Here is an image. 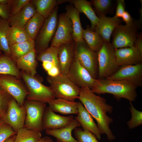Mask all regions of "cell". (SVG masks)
Returning a JSON list of instances; mask_svg holds the SVG:
<instances>
[{
    "instance_id": "cell-34",
    "label": "cell",
    "mask_w": 142,
    "mask_h": 142,
    "mask_svg": "<svg viewBox=\"0 0 142 142\" xmlns=\"http://www.w3.org/2000/svg\"><path fill=\"white\" fill-rule=\"evenodd\" d=\"M58 47H49L37 55V60L42 62H47L51 63L59 68L58 56Z\"/></svg>"
},
{
    "instance_id": "cell-5",
    "label": "cell",
    "mask_w": 142,
    "mask_h": 142,
    "mask_svg": "<svg viewBox=\"0 0 142 142\" xmlns=\"http://www.w3.org/2000/svg\"><path fill=\"white\" fill-rule=\"evenodd\" d=\"M20 72L21 78L23 80L29 92L26 99L46 104L55 98L49 87L43 84L35 77L22 70Z\"/></svg>"
},
{
    "instance_id": "cell-46",
    "label": "cell",
    "mask_w": 142,
    "mask_h": 142,
    "mask_svg": "<svg viewBox=\"0 0 142 142\" xmlns=\"http://www.w3.org/2000/svg\"><path fill=\"white\" fill-rule=\"evenodd\" d=\"M42 63V66L43 69L47 72L53 67H56L54 66L53 64L47 62H43Z\"/></svg>"
},
{
    "instance_id": "cell-23",
    "label": "cell",
    "mask_w": 142,
    "mask_h": 142,
    "mask_svg": "<svg viewBox=\"0 0 142 142\" xmlns=\"http://www.w3.org/2000/svg\"><path fill=\"white\" fill-rule=\"evenodd\" d=\"M65 13L71 20L72 25V34L73 40L75 43L84 41L82 36V28L80 18V13L72 5H67L65 7Z\"/></svg>"
},
{
    "instance_id": "cell-19",
    "label": "cell",
    "mask_w": 142,
    "mask_h": 142,
    "mask_svg": "<svg viewBox=\"0 0 142 142\" xmlns=\"http://www.w3.org/2000/svg\"><path fill=\"white\" fill-rule=\"evenodd\" d=\"M78 113L75 117L83 129L89 131L94 135L98 140L101 139V134L93 117L80 102H78Z\"/></svg>"
},
{
    "instance_id": "cell-40",
    "label": "cell",
    "mask_w": 142,
    "mask_h": 142,
    "mask_svg": "<svg viewBox=\"0 0 142 142\" xmlns=\"http://www.w3.org/2000/svg\"><path fill=\"white\" fill-rule=\"evenodd\" d=\"M31 0H12L11 6V17L20 11Z\"/></svg>"
},
{
    "instance_id": "cell-26",
    "label": "cell",
    "mask_w": 142,
    "mask_h": 142,
    "mask_svg": "<svg viewBox=\"0 0 142 142\" xmlns=\"http://www.w3.org/2000/svg\"><path fill=\"white\" fill-rule=\"evenodd\" d=\"M82 38L87 46L92 50L97 52L102 47L104 41L101 36L92 30L89 25L83 29Z\"/></svg>"
},
{
    "instance_id": "cell-27",
    "label": "cell",
    "mask_w": 142,
    "mask_h": 142,
    "mask_svg": "<svg viewBox=\"0 0 142 142\" xmlns=\"http://www.w3.org/2000/svg\"><path fill=\"white\" fill-rule=\"evenodd\" d=\"M0 74L12 75L19 78H21L20 71L15 62L4 53L0 55Z\"/></svg>"
},
{
    "instance_id": "cell-44",
    "label": "cell",
    "mask_w": 142,
    "mask_h": 142,
    "mask_svg": "<svg viewBox=\"0 0 142 142\" xmlns=\"http://www.w3.org/2000/svg\"><path fill=\"white\" fill-rule=\"evenodd\" d=\"M134 46L142 53V34L141 33H138L137 38Z\"/></svg>"
},
{
    "instance_id": "cell-42",
    "label": "cell",
    "mask_w": 142,
    "mask_h": 142,
    "mask_svg": "<svg viewBox=\"0 0 142 142\" xmlns=\"http://www.w3.org/2000/svg\"><path fill=\"white\" fill-rule=\"evenodd\" d=\"M117 6L115 15L116 17L120 18L121 17L125 11V3L124 0L117 1Z\"/></svg>"
},
{
    "instance_id": "cell-6",
    "label": "cell",
    "mask_w": 142,
    "mask_h": 142,
    "mask_svg": "<svg viewBox=\"0 0 142 142\" xmlns=\"http://www.w3.org/2000/svg\"><path fill=\"white\" fill-rule=\"evenodd\" d=\"M58 7L55 8L50 15L45 19L44 23L36 37L35 50L36 55L44 51L49 47L57 27Z\"/></svg>"
},
{
    "instance_id": "cell-8",
    "label": "cell",
    "mask_w": 142,
    "mask_h": 142,
    "mask_svg": "<svg viewBox=\"0 0 142 142\" xmlns=\"http://www.w3.org/2000/svg\"><path fill=\"white\" fill-rule=\"evenodd\" d=\"M140 28L136 22L130 25H120L114 31L111 43L115 49L134 46Z\"/></svg>"
},
{
    "instance_id": "cell-11",
    "label": "cell",
    "mask_w": 142,
    "mask_h": 142,
    "mask_svg": "<svg viewBox=\"0 0 142 142\" xmlns=\"http://www.w3.org/2000/svg\"><path fill=\"white\" fill-rule=\"evenodd\" d=\"M72 25L71 20L65 13L59 14L58 17L57 27L52 38L50 46L57 47L63 44L72 43Z\"/></svg>"
},
{
    "instance_id": "cell-16",
    "label": "cell",
    "mask_w": 142,
    "mask_h": 142,
    "mask_svg": "<svg viewBox=\"0 0 142 142\" xmlns=\"http://www.w3.org/2000/svg\"><path fill=\"white\" fill-rule=\"evenodd\" d=\"M114 54L119 66L142 63V53L134 46L115 49Z\"/></svg>"
},
{
    "instance_id": "cell-15",
    "label": "cell",
    "mask_w": 142,
    "mask_h": 142,
    "mask_svg": "<svg viewBox=\"0 0 142 142\" xmlns=\"http://www.w3.org/2000/svg\"><path fill=\"white\" fill-rule=\"evenodd\" d=\"M74 119L72 115L62 116L55 113L49 108L46 106L43 115L42 130L57 129L68 125Z\"/></svg>"
},
{
    "instance_id": "cell-3",
    "label": "cell",
    "mask_w": 142,
    "mask_h": 142,
    "mask_svg": "<svg viewBox=\"0 0 142 142\" xmlns=\"http://www.w3.org/2000/svg\"><path fill=\"white\" fill-rule=\"evenodd\" d=\"M47 80L55 98L72 101L78 98L80 88L74 84L67 75L60 73L54 77L48 76Z\"/></svg>"
},
{
    "instance_id": "cell-25",
    "label": "cell",
    "mask_w": 142,
    "mask_h": 142,
    "mask_svg": "<svg viewBox=\"0 0 142 142\" xmlns=\"http://www.w3.org/2000/svg\"><path fill=\"white\" fill-rule=\"evenodd\" d=\"M79 13L84 14L91 23V29L94 31L95 27L99 21V18L97 16L90 2L86 0H68Z\"/></svg>"
},
{
    "instance_id": "cell-29",
    "label": "cell",
    "mask_w": 142,
    "mask_h": 142,
    "mask_svg": "<svg viewBox=\"0 0 142 142\" xmlns=\"http://www.w3.org/2000/svg\"><path fill=\"white\" fill-rule=\"evenodd\" d=\"M45 20L41 15L36 13L26 24L24 29L31 39L35 40Z\"/></svg>"
},
{
    "instance_id": "cell-2",
    "label": "cell",
    "mask_w": 142,
    "mask_h": 142,
    "mask_svg": "<svg viewBox=\"0 0 142 142\" xmlns=\"http://www.w3.org/2000/svg\"><path fill=\"white\" fill-rule=\"evenodd\" d=\"M137 87L126 80L106 78L97 79L91 90L94 93L99 95L105 93L112 94L118 101L124 98L131 102L134 101L137 97Z\"/></svg>"
},
{
    "instance_id": "cell-14",
    "label": "cell",
    "mask_w": 142,
    "mask_h": 142,
    "mask_svg": "<svg viewBox=\"0 0 142 142\" xmlns=\"http://www.w3.org/2000/svg\"><path fill=\"white\" fill-rule=\"evenodd\" d=\"M26 116V111L24 105L20 106L13 98L9 102L5 122L17 132L24 127Z\"/></svg>"
},
{
    "instance_id": "cell-4",
    "label": "cell",
    "mask_w": 142,
    "mask_h": 142,
    "mask_svg": "<svg viewBox=\"0 0 142 142\" xmlns=\"http://www.w3.org/2000/svg\"><path fill=\"white\" fill-rule=\"evenodd\" d=\"M115 49L111 43L104 42L97 52L98 65L97 79L108 78L115 73L120 66L117 64L115 55Z\"/></svg>"
},
{
    "instance_id": "cell-20",
    "label": "cell",
    "mask_w": 142,
    "mask_h": 142,
    "mask_svg": "<svg viewBox=\"0 0 142 142\" xmlns=\"http://www.w3.org/2000/svg\"><path fill=\"white\" fill-rule=\"evenodd\" d=\"M80 126L78 120L74 118L67 126L62 128L45 130L48 135L56 138L57 142H78L72 135V132L75 128Z\"/></svg>"
},
{
    "instance_id": "cell-35",
    "label": "cell",
    "mask_w": 142,
    "mask_h": 142,
    "mask_svg": "<svg viewBox=\"0 0 142 142\" xmlns=\"http://www.w3.org/2000/svg\"><path fill=\"white\" fill-rule=\"evenodd\" d=\"M94 10L99 18L106 16L111 12L113 1L111 0H93L90 1Z\"/></svg>"
},
{
    "instance_id": "cell-18",
    "label": "cell",
    "mask_w": 142,
    "mask_h": 142,
    "mask_svg": "<svg viewBox=\"0 0 142 142\" xmlns=\"http://www.w3.org/2000/svg\"><path fill=\"white\" fill-rule=\"evenodd\" d=\"M120 18L105 16L99 18L94 31L99 34L104 42H110V37L115 29L122 22Z\"/></svg>"
},
{
    "instance_id": "cell-10",
    "label": "cell",
    "mask_w": 142,
    "mask_h": 142,
    "mask_svg": "<svg viewBox=\"0 0 142 142\" xmlns=\"http://www.w3.org/2000/svg\"><path fill=\"white\" fill-rule=\"evenodd\" d=\"M19 79L12 75L0 74V85L21 107L29 92Z\"/></svg>"
},
{
    "instance_id": "cell-28",
    "label": "cell",
    "mask_w": 142,
    "mask_h": 142,
    "mask_svg": "<svg viewBox=\"0 0 142 142\" xmlns=\"http://www.w3.org/2000/svg\"><path fill=\"white\" fill-rule=\"evenodd\" d=\"M11 58L15 62L21 57L35 49V40H31L10 46Z\"/></svg>"
},
{
    "instance_id": "cell-48",
    "label": "cell",
    "mask_w": 142,
    "mask_h": 142,
    "mask_svg": "<svg viewBox=\"0 0 142 142\" xmlns=\"http://www.w3.org/2000/svg\"><path fill=\"white\" fill-rule=\"evenodd\" d=\"M12 0H0V3L4 5L10 6Z\"/></svg>"
},
{
    "instance_id": "cell-49",
    "label": "cell",
    "mask_w": 142,
    "mask_h": 142,
    "mask_svg": "<svg viewBox=\"0 0 142 142\" xmlns=\"http://www.w3.org/2000/svg\"><path fill=\"white\" fill-rule=\"evenodd\" d=\"M16 134L12 135L5 140L4 142H14L16 137Z\"/></svg>"
},
{
    "instance_id": "cell-7",
    "label": "cell",
    "mask_w": 142,
    "mask_h": 142,
    "mask_svg": "<svg viewBox=\"0 0 142 142\" xmlns=\"http://www.w3.org/2000/svg\"><path fill=\"white\" fill-rule=\"evenodd\" d=\"M26 116L24 128L38 131L42 130V123L46 104L25 99L24 103Z\"/></svg>"
},
{
    "instance_id": "cell-47",
    "label": "cell",
    "mask_w": 142,
    "mask_h": 142,
    "mask_svg": "<svg viewBox=\"0 0 142 142\" xmlns=\"http://www.w3.org/2000/svg\"><path fill=\"white\" fill-rule=\"evenodd\" d=\"M37 142H54V141L49 137L45 136L41 137Z\"/></svg>"
},
{
    "instance_id": "cell-30",
    "label": "cell",
    "mask_w": 142,
    "mask_h": 142,
    "mask_svg": "<svg viewBox=\"0 0 142 142\" xmlns=\"http://www.w3.org/2000/svg\"><path fill=\"white\" fill-rule=\"evenodd\" d=\"M31 2L35 6L36 12L45 19L51 14L59 4V0H33Z\"/></svg>"
},
{
    "instance_id": "cell-39",
    "label": "cell",
    "mask_w": 142,
    "mask_h": 142,
    "mask_svg": "<svg viewBox=\"0 0 142 142\" xmlns=\"http://www.w3.org/2000/svg\"><path fill=\"white\" fill-rule=\"evenodd\" d=\"M17 133L6 123L0 124V142H4L11 136L16 134Z\"/></svg>"
},
{
    "instance_id": "cell-17",
    "label": "cell",
    "mask_w": 142,
    "mask_h": 142,
    "mask_svg": "<svg viewBox=\"0 0 142 142\" xmlns=\"http://www.w3.org/2000/svg\"><path fill=\"white\" fill-rule=\"evenodd\" d=\"M75 43L64 44L58 47V59L60 73L67 75L75 57Z\"/></svg>"
},
{
    "instance_id": "cell-41",
    "label": "cell",
    "mask_w": 142,
    "mask_h": 142,
    "mask_svg": "<svg viewBox=\"0 0 142 142\" xmlns=\"http://www.w3.org/2000/svg\"><path fill=\"white\" fill-rule=\"evenodd\" d=\"M0 17L9 21L11 17V6L0 3Z\"/></svg>"
},
{
    "instance_id": "cell-31",
    "label": "cell",
    "mask_w": 142,
    "mask_h": 142,
    "mask_svg": "<svg viewBox=\"0 0 142 142\" xmlns=\"http://www.w3.org/2000/svg\"><path fill=\"white\" fill-rule=\"evenodd\" d=\"M10 27L9 21L0 17V50L11 58L8 38V31Z\"/></svg>"
},
{
    "instance_id": "cell-45",
    "label": "cell",
    "mask_w": 142,
    "mask_h": 142,
    "mask_svg": "<svg viewBox=\"0 0 142 142\" xmlns=\"http://www.w3.org/2000/svg\"><path fill=\"white\" fill-rule=\"evenodd\" d=\"M48 76L52 77L56 76L60 73L59 69L56 67H54L47 72Z\"/></svg>"
},
{
    "instance_id": "cell-37",
    "label": "cell",
    "mask_w": 142,
    "mask_h": 142,
    "mask_svg": "<svg viewBox=\"0 0 142 142\" xmlns=\"http://www.w3.org/2000/svg\"><path fill=\"white\" fill-rule=\"evenodd\" d=\"M74 132L78 142H100L92 133L80 128H75Z\"/></svg>"
},
{
    "instance_id": "cell-1",
    "label": "cell",
    "mask_w": 142,
    "mask_h": 142,
    "mask_svg": "<svg viewBox=\"0 0 142 142\" xmlns=\"http://www.w3.org/2000/svg\"><path fill=\"white\" fill-rule=\"evenodd\" d=\"M78 99L97 121L101 134H105L109 141L114 140L115 137L109 127L113 120L107 114L112 113V106L107 104L105 98L96 95L87 87L80 88Z\"/></svg>"
},
{
    "instance_id": "cell-12",
    "label": "cell",
    "mask_w": 142,
    "mask_h": 142,
    "mask_svg": "<svg viewBox=\"0 0 142 142\" xmlns=\"http://www.w3.org/2000/svg\"><path fill=\"white\" fill-rule=\"evenodd\" d=\"M67 75L80 88L87 87L91 89L97 80L81 65L75 56Z\"/></svg>"
},
{
    "instance_id": "cell-50",
    "label": "cell",
    "mask_w": 142,
    "mask_h": 142,
    "mask_svg": "<svg viewBox=\"0 0 142 142\" xmlns=\"http://www.w3.org/2000/svg\"><path fill=\"white\" fill-rule=\"evenodd\" d=\"M2 51L0 50V55H1V54H2Z\"/></svg>"
},
{
    "instance_id": "cell-9",
    "label": "cell",
    "mask_w": 142,
    "mask_h": 142,
    "mask_svg": "<svg viewBox=\"0 0 142 142\" xmlns=\"http://www.w3.org/2000/svg\"><path fill=\"white\" fill-rule=\"evenodd\" d=\"M75 56L91 76L97 79L98 65L97 52L91 49L84 40L75 43Z\"/></svg>"
},
{
    "instance_id": "cell-32",
    "label": "cell",
    "mask_w": 142,
    "mask_h": 142,
    "mask_svg": "<svg viewBox=\"0 0 142 142\" xmlns=\"http://www.w3.org/2000/svg\"><path fill=\"white\" fill-rule=\"evenodd\" d=\"M8 38L9 46L32 39L24 29L11 26L8 30Z\"/></svg>"
},
{
    "instance_id": "cell-24",
    "label": "cell",
    "mask_w": 142,
    "mask_h": 142,
    "mask_svg": "<svg viewBox=\"0 0 142 142\" xmlns=\"http://www.w3.org/2000/svg\"><path fill=\"white\" fill-rule=\"evenodd\" d=\"M36 56L34 49L17 60L15 63L18 69L35 77L37 64Z\"/></svg>"
},
{
    "instance_id": "cell-36",
    "label": "cell",
    "mask_w": 142,
    "mask_h": 142,
    "mask_svg": "<svg viewBox=\"0 0 142 142\" xmlns=\"http://www.w3.org/2000/svg\"><path fill=\"white\" fill-rule=\"evenodd\" d=\"M13 98L0 85V124L5 122L8 104Z\"/></svg>"
},
{
    "instance_id": "cell-13",
    "label": "cell",
    "mask_w": 142,
    "mask_h": 142,
    "mask_svg": "<svg viewBox=\"0 0 142 142\" xmlns=\"http://www.w3.org/2000/svg\"><path fill=\"white\" fill-rule=\"evenodd\" d=\"M106 79L125 80L137 87L142 86V63L120 66L115 73Z\"/></svg>"
},
{
    "instance_id": "cell-43",
    "label": "cell",
    "mask_w": 142,
    "mask_h": 142,
    "mask_svg": "<svg viewBox=\"0 0 142 142\" xmlns=\"http://www.w3.org/2000/svg\"><path fill=\"white\" fill-rule=\"evenodd\" d=\"M121 18L125 22L126 24L130 25L133 23L132 18L130 14L127 11H125L123 13Z\"/></svg>"
},
{
    "instance_id": "cell-21",
    "label": "cell",
    "mask_w": 142,
    "mask_h": 142,
    "mask_svg": "<svg viewBox=\"0 0 142 142\" xmlns=\"http://www.w3.org/2000/svg\"><path fill=\"white\" fill-rule=\"evenodd\" d=\"M36 13L31 0L15 15L10 17L9 21L11 27L24 29L28 21Z\"/></svg>"
},
{
    "instance_id": "cell-22",
    "label": "cell",
    "mask_w": 142,
    "mask_h": 142,
    "mask_svg": "<svg viewBox=\"0 0 142 142\" xmlns=\"http://www.w3.org/2000/svg\"><path fill=\"white\" fill-rule=\"evenodd\" d=\"M48 106L54 112L63 115L77 114L78 102L65 99L55 98L48 103Z\"/></svg>"
},
{
    "instance_id": "cell-33",
    "label": "cell",
    "mask_w": 142,
    "mask_h": 142,
    "mask_svg": "<svg viewBox=\"0 0 142 142\" xmlns=\"http://www.w3.org/2000/svg\"><path fill=\"white\" fill-rule=\"evenodd\" d=\"M41 137V132L23 127L17 132L14 142H37Z\"/></svg>"
},
{
    "instance_id": "cell-38",
    "label": "cell",
    "mask_w": 142,
    "mask_h": 142,
    "mask_svg": "<svg viewBox=\"0 0 142 142\" xmlns=\"http://www.w3.org/2000/svg\"><path fill=\"white\" fill-rule=\"evenodd\" d=\"M131 114V119L127 122L129 129H133L142 124V112L136 109L133 106L131 102H129Z\"/></svg>"
}]
</instances>
